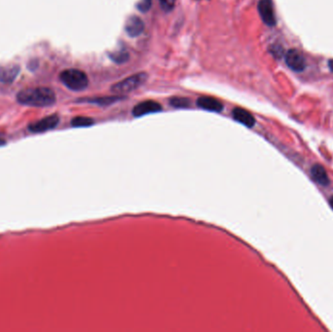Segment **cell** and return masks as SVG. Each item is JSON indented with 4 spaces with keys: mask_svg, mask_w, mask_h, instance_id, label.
Here are the masks:
<instances>
[{
    "mask_svg": "<svg viewBox=\"0 0 333 332\" xmlns=\"http://www.w3.org/2000/svg\"><path fill=\"white\" fill-rule=\"evenodd\" d=\"M125 30L131 37H137L144 31V22L139 17L132 16L126 22Z\"/></svg>",
    "mask_w": 333,
    "mask_h": 332,
    "instance_id": "obj_8",
    "label": "cell"
},
{
    "mask_svg": "<svg viewBox=\"0 0 333 332\" xmlns=\"http://www.w3.org/2000/svg\"><path fill=\"white\" fill-rule=\"evenodd\" d=\"M17 99L20 104L29 107H50L56 103V95L49 88L37 87L22 90L18 94Z\"/></svg>",
    "mask_w": 333,
    "mask_h": 332,
    "instance_id": "obj_1",
    "label": "cell"
},
{
    "mask_svg": "<svg viewBox=\"0 0 333 332\" xmlns=\"http://www.w3.org/2000/svg\"><path fill=\"white\" fill-rule=\"evenodd\" d=\"M3 143H4V141H1V140H0V144H3Z\"/></svg>",
    "mask_w": 333,
    "mask_h": 332,
    "instance_id": "obj_21",
    "label": "cell"
},
{
    "mask_svg": "<svg viewBox=\"0 0 333 332\" xmlns=\"http://www.w3.org/2000/svg\"><path fill=\"white\" fill-rule=\"evenodd\" d=\"M232 115H233V118L239 123L247 126L248 128L253 127L255 124V119L246 109H243L240 107L234 108Z\"/></svg>",
    "mask_w": 333,
    "mask_h": 332,
    "instance_id": "obj_9",
    "label": "cell"
},
{
    "mask_svg": "<svg viewBox=\"0 0 333 332\" xmlns=\"http://www.w3.org/2000/svg\"><path fill=\"white\" fill-rule=\"evenodd\" d=\"M110 57L115 63L122 64V63H125L129 59V54L127 53V52H124V51H120L117 53L111 54Z\"/></svg>",
    "mask_w": 333,
    "mask_h": 332,
    "instance_id": "obj_15",
    "label": "cell"
},
{
    "mask_svg": "<svg viewBox=\"0 0 333 332\" xmlns=\"http://www.w3.org/2000/svg\"><path fill=\"white\" fill-rule=\"evenodd\" d=\"M162 107L160 104L153 101V100H146L143 103H140L138 106L134 107L133 109V114L136 117L143 116L149 113H155L161 111Z\"/></svg>",
    "mask_w": 333,
    "mask_h": 332,
    "instance_id": "obj_7",
    "label": "cell"
},
{
    "mask_svg": "<svg viewBox=\"0 0 333 332\" xmlns=\"http://www.w3.org/2000/svg\"><path fill=\"white\" fill-rule=\"evenodd\" d=\"M151 5H152V0H140L137 6L140 12H147L150 9Z\"/></svg>",
    "mask_w": 333,
    "mask_h": 332,
    "instance_id": "obj_17",
    "label": "cell"
},
{
    "mask_svg": "<svg viewBox=\"0 0 333 332\" xmlns=\"http://www.w3.org/2000/svg\"><path fill=\"white\" fill-rule=\"evenodd\" d=\"M311 176L315 182L322 186H327L330 182L325 169L319 164H316L312 167Z\"/></svg>",
    "mask_w": 333,
    "mask_h": 332,
    "instance_id": "obj_11",
    "label": "cell"
},
{
    "mask_svg": "<svg viewBox=\"0 0 333 332\" xmlns=\"http://www.w3.org/2000/svg\"><path fill=\"white\" fill-rule=\"evenodd\" d=\"M198 107L209 110V111H215V112H220L223 109L222 104L211 96H201L197 100Z\"/></svg>",
    "mask_w": 333,
    "mask_h": 332,
    "instance_id": "obj_10",
    "label": "cell"
},
{
    "mask_svg": "<svg viewBox=\"0 0 333 332\" xmlns=\"http://www.w3.org/2000/svg\"><path fill=\"white\" fill-rule=\"evenodd\" d=\"M286 63L290 69L296 72L303 71L306 67L305 58L299 51L295 49H290L288 51V53L286 55Z\"/></svg>",
    "mask_w": 333,
    "mask_h": 332,
    "instance_id": "obj_5",
    "label": "cell"
},
{
    "mask_svg": "<svg viewBox=\"0 0 333 332\" xmlns=\"http://www.w3.org/2000/svg\"><path fill=\"white\" fill-rule=\"evenodd\" d=\"M147 79V74L144 72H140L137 74L132 75L128 78L124 79L123 81H120L118 83L114 84L111 87V91L115 94H127L136 89H138L140 86L142 85Z\"/></svg>",
    "mask_w": 333,
    "mask_h": 332,
    "instance_id": "obj_3",
    "label": "cell"
},
{
    "mask_svg": "<svg viewBox=\"0 0 333 332\" xmlns=\"http://www.w3.org/2000/svg\"><path fill=\"white\" fill-rule=\"evenodd\" d=\"M271 53L273 54L274 57H276V58H280L284 54V49L280 46H272Z\"/></svg>",
    "mask_w": 333,
    "mask_h": 332,
    "instance_id": "obj_18",
    "label": "cell"
},
{
    "mask_svg": "<svg viewBox=\"0 0 333 332\" xmlns=\"http://www.w3.org/2000/svg\"><path fill=\"white\" fill-rule=\"evenodd\" d=\"M19 71L20 67L18 65L0 66V81L4 83H10L17 77Z\"/></svg>",
    "mask_w": 333,
    "mask_h": 332,
    "instance_id": "obj_12",
    "label": "cell"
},
{
    "mask_svg": "<svg viewBox=\"0 0 333 332\" xmlns=\"http://www.w3.org/2000/svg\"><path fill=\"white\" fill-rule=\"evenodd\" d=\"M94 124V120L89 117H75L72 119L71 125L73 127H88Z\"/></svg>",
    "mask_w": 333,
    "mask_h": 332,
    "instance_id": "obj_13",
    "label": "cell"
},
{
    "mask_svg": "<svg viewBox=\"0 0 333 332\" xmlns=\"http://www.w3.org/2000/svg\"><path fill=\"white\" fill-rule=\"evenodd\" d=\"M170 104L172 107H177V108H185V107H189L190 100L185 97H172V99L170 100Z\"/></svg>",
    "mask_w": 333,
    "mask_h": 332,
    "instance_id": "obj_14",
    "label": "cell"
},
{
    "mask_svg": "<svg viewBox=\"0 0 333 332\" xmlns=\"http://www.w3.org/2000/svg\"><path fill=\"white\" fill-rule=\"evenodd\" d=\"M59 122H60V118L58 115L54 114L34 122L29 126V129L33 133H43L46 131H50L52 129L56 128Z\"/></svg>",
    "mask_w": 333,
    "mask_h": 332,
    "instance_id": "obj_6",
    "label": "cell"
},
{
    "mask_svg": "<svg viewBox=\"0 0 333 332\" xmlns=\"http://www.w3.org/2000/svg\"><path fill=\"white\" fill-rule=\"evenodd\" d=\"M175 1L176 0H159L162 10L165 11V12L172 11L175 5Z\"/></svg>",
    "mask_w": 333,
    "mask_h": 332,
    "instance_id": "obj_16",
    "label": "cell"
},
{
    "mask_svg": "<svg viewBox=\"0 0 333 332\" xmlns=\"http://www.w3.org/2000/svg\"><path fill=\"white\" fill-rule=\"evenodd\" d=\"M60 78L68 89L73 91H82L89 83L87 75L79 69H66L61 73Z\"/></svg>",
    "mask_w": 333,
    "mask_h": 332,
    "instance_id": "obj_2",
    "label": "cell"
},
{
    "mask_svg": "<svg viewBox=\"0 0 333 332\" xmlns=\"http://www.w3.org/2000/svg\"><path fill=\"white\" fill-rule=\"evenodd\" d=\"M258 12L262 21L267 25L273 27L276 24V16L271 0H260L258 3Z\"/></svg>",
    "mask_w": 333,
    "mask_h": 332,
    "instance_id": "obj_4",
    "label": "cell"
},
{
    "mask_svg": "<svg viewBox=\"0 0 333 332\" xmlns=\"http://www.w3.org/2000/svg\"><path fill=\"white\" fill-rule=\"evenodd\" d=\"M328 66H329V68H330V70H331V71H333V60H331V61H329V63H328Z\"/></svg>",
    "mask_w": 333,
    "mask_h": 332,
    "instance_id": "obj_19",
    "label": "cell"
},
{
    "mask_svg": "<svg viewBox=\"0 0 333 332\" xmlns=\"http://www.w3.org/2000/svg\"><path fill=\"white\" fill-rule=\"evenodd\" d=\"M329 203H330V206H331V208L333 209V196H331L330 199H329Z\"/></svg>",
    "mask_w": 333,
    "mask_h": 332,
    "instance_id": "obj_20",
    "label": "cell"
}]
</instances>
